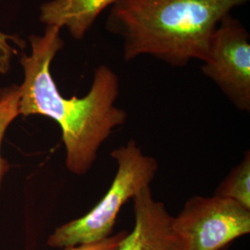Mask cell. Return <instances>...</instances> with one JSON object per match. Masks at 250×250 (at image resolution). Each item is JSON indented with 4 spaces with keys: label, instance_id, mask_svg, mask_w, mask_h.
<instances>
[{
    "label": "cell",
    "instance_id": "cell-1",
    "mask_svg": "<svg viewBox=\"0 0 250 250\" xmlns=\"http://www.w3.org/2000/svg\"><path fill=\"white\" fill-rule=\"evenodd\" d=\"M59 27L46 26L44 35L29 37L32 52L21 63L24 79L20 85V115L52 119L62 130L66 167L75 175H84L98 158L101 146L113 130L127 121V112L117 107L119 78L107 65L94 73L89 92L83 98L63 97L50 72L55 56L64 42Z\"/></svg>",
    "mask_w": 250,
    "mask_h": 250
},
{
    "label": "cell",
    "instance_id": "cell-2",
    "mask_svg": "<svg viewBox=\"0 0 250 250\" xmlns=\"http://www.w3.org/2000/svg\"><path fill=\"white\" fill-rule=\"evenodd\" d=\"M250 0H118L106 29L124 41L125 62L149 55L172 67L203 62L223 19Z\"/></svg>",
    "mask_w": 250,
    "mask_h": 250
},
{
    "label": "cell",
    "instance_id": "cell-3",
    "mask_svg": "<svg viewBox=\"0 0 250 250\" xmlns=\"http://www.w3.org/2000/svg\"><path fill=\"white\" fill-rule=\"evenodd\" d=\"M117 171L105 196L89 212L59 226L47 239L53 249H67L96 244L111 235L121 208L144 188L150 187L159 164L146 155L135 140L110 152Z\"/></svg>",
    "mask_w": 250,
    "mask_h": 250
},
{
    "label": "cell",
    "instance_id": "cell-4",
    "mask_svg": "<svg viewBox=\"0 0 250 250\" xmlns=\"http://www.w3.org/2000/svg\"><path fill=\"white\" fill-rule=\"evenodd\" d=\"M186 250H224L250 232V209L225 197H191L172 218Z\"/></svg>",
    "mask_w": 250,
    "mask_h": 250
},
{
    "label": "cell",
    "instance_id": "cell-5",
    "mask_svg": "<svg viewBox=\"0 0 250 250\" xmlns=\"http://www.w3.org/2000/svg\"><path fill=\"white\" fill-rule=\"evenodd\" d=\"M201 71L237 109L250 111V35L228 14L210 39Z\"/></svg>",
    "mask_w": 250,
    "mask_h": 250
},
{
    "label": "cell",
    "instance_id": "cell-6",
    "mask_svg": "<svg viewBox=\"0 0 250 250\" xmlns=\"http://www.w3.org/2000/svg\"><path fill=\"white\" fill-rule=\"evenodd\" d=\"M134 202V224L115 250H186L185 243L172 227L173 216L157 201L150 187L144 188Z\"/></svg>",
    "mask_w": 250,
    "mask_h": 250
},
{
    "label": "cell",
    "instance_id": "cell-7",
    "mask_svg": "<svg viewBox=\"0 0 250 250\" xmlns=\"http://www.w3.org/2000/svg\"><path fill=\"white\" fill-rule=\"evenodd\" d=\"M118 0H51L42 5L40 21L46 26L67 28L75 39H82L101 12Z\"/></svg>",
    "mask_w": 250,
    "mask_h": 250
},
{
    "label": "cell",
    "instance_id": "cell-8",
    "mask_svg": "<svg viewBox=\"0 0 250 250\" xmlns=\"http://www.w3.org/2000/svg\"><path fill=\"white\" fill-rule=\"evenodd\" d=\"M217 197L232 199L250 209V151L219 185L214 193Z\"/></svg>",
    "mask_w": 250,
    "mask_h": 250
},
{
    "label": "cell",
    "instance_id": "cell-9",
    "mask_svg": "<svg viewBox=\"0 0 250 250\" xmlns=\"http://www.w3.org/2000/svg\"><path fill=\"white\" fill-rule=\"evenodd\" d=\"M20 99L19 85L13 84L0 89V190L3 179L9 170V161L1 154V146L9 125L20 115Z\"/></svg>",
    "mask_w": 250,
    "mask_h": 250
},
{
    "label": "cell",
    "instance_id": "cell-10",
    "mask_svg": "<svg viewBox=\"0 0 250 250\" xmlns=\"http://www.w3.org/2000/svg\"><path fill=\"white\" fill-rule=\"evenodd\" d=\"M126 231H122L118 232L114 235H110L107 239L103 241L96 243V244H89V245H81L77 247L67 248L63 250H115L119 246L120 242L125 238L127 234Z\"/></svg>",
    "mask_w": 250,
    "mask_h": 250
},
{
    "label": "cell",
    "instance_id": "cell-11",
    "mask_svg": "<svg viewBox=\"0 0 250 250\" xmlns=\"http://www.w3.org/2000/svg\"><path fill=\"white\" fill-rule=\"evenodd\" d=\"M9 41L15 42L16 39L7 36L0 31V73L5 74L9 70L13 48Z\"/></svg>",
    "mask_w": 250,
    "mask_h": 250
}]
</instances>
